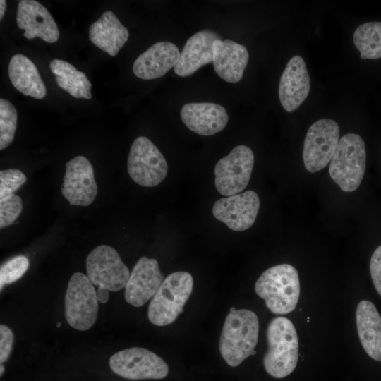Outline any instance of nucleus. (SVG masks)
<instances>
[{
  "instance_id": "13",
  "label": "nucleus",
  "mask_w": 381,
  "mask_h": 381,
  "mask_svg": "<svg viewBox=\"0 0 381 381\" xmlns=\"http://www.w3.org/2000/svg\"><path fill=\"white\" fill-rule=\"evenodd\" d=\"M260 199L253 190H247L217 200L212 207L214 217L235 231H245L255 222Z\"/></svg>"
},
{
  "instance_id": "26",
  "label": "nucleus",
  "mask_w": 381,
  "mask_h": 381,
  "mask_svg": "<svg viewBox=\"0 0 381 381\" xmlns=\"http://www.w3.org/2000/svg\"><path fill=\"white\" fill-rule=\"evenodd\" d=\"M18 114L8 100L0 99V150L6 148L13 140L17 128Z\"/></svg>"
},
{
  "instance_id": "1",
  "label": "nucleus",
  "mask_w": 381,
  "mask_h": 381,
  "mask_svg": "<svg viewBox=\"0 0 381 381\" xmlns=\"http://www.w3.org/2000/svg\"><path fill=\"white\" fill-rule=\"evenodd\" d=\"M258 334L259 321L254 312L231 307L219 344V352L226 363L231 367H236L250 356L255 355Z\"/></svg>"
},
{
  "instance_id": "5",
  "label": "nucleus",
  "mask_w": 381,
  "mask_h": 381,
  "mask_svg": "<svg viewBox=\"0 0 381 381\" xmlns=\"http://www.w3.org/2000/svg\"><path fill=\"white\" fill-rule=\"evenodd\" d=\"M365 165L364 140L358 134L347 133L339 140L330 161L329 175L343 191L352 192L359 187Z\"/></svg>"
},
{
  "instance_id": "24",
  "label": "nucleus",
  "mask_w": 381,
  "mask_h": 381,
  "mask_svg": "<svg viewBox=\"0 0 381 381\" xmlns=\"http://www.w3.org/2000/svg\"><path fill=\"white\" fill-rule=\"evenodd\" d=\"M52 72L56 75L57 85L75 98H92V83L85 73L78 71L70 63L54 59L50 64Z\"/></svg>"
},
{
  "instance_id": "12",
  "label": "nucleus",
  "mask_w": 381,
  "mask_h": 381,
  "mask_svg": "<svg viewBox=\"0 0 381 381\" xmlns=\"http://www.w3.org/2000/svg\"><path fill=\"white\" fill-rule=\"evenodd\" d=\"M97 191L93 167L85 157L76 156L66 162L61 192L70 205H90Z\"/></svg>"
},
{
  "instance_id": "32",
  "label": "nucleus",
  "mask_w": 381,
  "mask_h": 381,
  "mask_svg": "<svg viewBox=\"0 0 381 381\" xmlns=\"http://www.w3.org/2000/svg\"><path fill=\"white\" fill-rule=\"evenodd\" d=\"M109 291L104 288L98 287V289L96 290L97 298L98 302H99L100 303H106L109 298Z\"/></svg>"
},
{
  "instance_id": "18",
  "label": "nucleus",
  "mask_w": 381,
  "mask_h": 381,
  "mask_svg": "<svg viewBox=\"0 0 381 381\" xmlns=\"http://www.w3.org/2000/svg\"><path fill=\"white\" fill-rule=\"evenodd\" d=\"M180 52L170 42H158L142 53L134 61V74L143 80L159 78L177 64Z\"/></svg>"
},
{
  "instance_id": "14",
  "label": "nucleus",
  "mask_w": 381,
  "mask_h": 381,
  "mask_svg": "<svg viewBox=\"0 0 381 381\" xmlns=\"http://www.w3.org/2000/svg\"><path fill=\"white\" fill-rule=\"evenodd\" d=\"M164 281L156 259L141 257L135 265L125 286L126 302L140 307L152 298Z\"/></svg>"
},
{
  "instance_id": "22",
  "label": "nucleus",
  "mask_w": 381,
  "mask_h": 381,
  "mask_svg": "<svg viewBox=\"0 0 381 381\" xmlns=\"http://www.w3.org/2000/svg\"><path fill=\"white\" fill-rule=\"evenodd\" d=\"M356 327L361 344L373 359L381 361V316L375 306L361 301L356 312Z\"/></svg>"
},
{
  "instance_id": "8",
  "label": "nucleus",
  "mask_w": 381,
  "mask_h": 381,
  "mask_svg": "<svg viewBox=\"0 0 381 381\" xmlns=\"http://www.w3.org/2000/svg\"><path fill=\"white\" fill-rule=\"evenodd\" d=\"M254 164V155L246 145H237L214 167V183L226 196L238 194L248 186Z\"/></svg>"
},
{
  "instance_id": "17",
  "label": "nucleus",
  "mask_w": 381,
  "mask_h": 381,
  "mask_svg": "<svg viewBox=\"0 0 381 381\" xmlns=\"http://www.w3.org/2000/svg\"><path fill=\"white\" fill-rule=\"evenodd\" d=\"M180 115L188 129L205 136L220 132L229 121L225 108L211 102L187 103L182 107Z\"/></svg>"
},
{
  "instance_id": "2",
  "label": "nucleus",
  "mask_w": 381,
  "mask_h": 381,
  "mask_svg": "<svg viewBox=\"0 0 381 381\" xmlns=\"http://www.w3.org/2000/svg\"><path fill=\"white\" fill-rule=\"evenodd\" d=\"M255 291L272 313H289L296 307L300 296L298 271L289 264L272 266L259 277Z\"/></svg>"
},
{
  "instance_id": "16",
  "label": "nucleus",
  "mask_w": 381,
  "mask_h": 381,
  "mask_svg": "<svg viewBox=\"0 0 381 381\" xmlns=\"http://www.w3.org/2000/svg\"><path fill=\"white\" fill-rule=\"evenodd\" d=\"M310 88L306 63L301 56L296 55L289 61L280 78L279 97L284 110H296L308 97Z\"/></svg>"
},
{
  "instance_id": "30",
  "label": "nucleus",
  "mask_w": 381,
  "mask_h": 381,
  "mask_svg": "<svg viewBox=\"0 0 381 381\" xmlns=\"http://www.w3.org/2000/svg\"><path fill=\"white\" fill-rule=\"evenodd\" d=\"M14 336L12 330L5 325H0V362H5L12 351Z\"/></svg>"
},
{
  "instance_id": "29",
  "label": "nucleus",
  "mask_w": 381,
  "mask_h": 381,
  "mask_svg": "<svg viewBox=\"0 0 381 381\" xmlns=\"http://www.w3.org/2000/svg\"><path fill=\"white\" fill-rule=\"evenodd\" d=\"M27 181V177L18 169L0 171V199L14 194Z\"/></svg>"
},
{
  "instance_id": "33",
  "label": "nucleus",
  "mask_w": 381,
  "mask_h": 381,
  "mask_svg": "<svg viewBox=\"0 0 381 381\" xmlns=\"http://www.w3.org/2000/svg\"><path fill=\"white\" fill-rule=\"evenodd\" d=\"M6 9V1H0V19L2 20Z\"/></svg>"
},
{
  "instance_id": "10",
  "label": "nucleus",
  "mask_w": 381,
  "mask_h": 381,
  "mask_svg": "<svg viewBox=\"0 0 381 381\" xmlns=\"http://www.w3.org/2000/svg\"><path fill=\"white\" fill-rule=\"evenodd\" d=\"M86 271L94 285L114 292L125 288L131 274L118 252L107 245L98 246L89 253Z\"/></svg>"
},
{
  "instance_id": "23",
  "label": "nucleus",
  "mask_w": 381,
  "mask_h": 381,
  "mask_svg": "<svg viewBox=\"0 0 381 381\" xmlns=\"http://www.w3.org/2000/svg\"><path fill=\"white\" fill-rule=\"evenodd\" d=\"M8 76L13 87L26 96L41 99L46 86L35 64L23 54L13 55L8 64Z\"/></svg>"
},
{
  "instance_id": "25",
  "label": "nucleus",
  "mask_w": 381,
  "mask_h": 381,
  "mask_svg": "<svg viewBox=\"0 0 381 381\" xmlns=\"http://www.w3.org/2000/svg\"><path fill=\"white\" fill-rule=\"evenodd\" d=\"M353 40L362 59L381 58V22L361 24L354 31Z\"/></svg>"
},
{
  "instance_id": "6",
  "label": "nucleus",
  "mask_w": 381,
  "mask_h": 381,
  "mask_svg": "<svg viewBox=\"0 0 381 381\" xmlns=\"http://www.w3.org/2000/svg\"><path fill=\"white\" fill-rule=\"evenodd\" d=\"M87 276L74 273L70 278L65 295V315L73 328L86 331L95 323L98 313L96 290Z\"/></svg>"
},
{
  "instance_id": "19",
  "label": "nucleus",
  "mask_w": 381,
  "mask_h": 381,
  "mask_svg": "<svg viewBox=\"0 0 381 381\" xmlns=\"http://www.w3.org/2000/svg\"><path fill=\"white\" fill-rule=\"evenodd\" d=\"M212 54L214 69L221 78L231 83L242 79L249 59L244 45L229 39L216 40L212 44Z\"/></svg>"
},
{
  "instance_id": "11",
  "label": "nucleus",
  "mask_w": 381,
  "mask_h": 381,
  "mask_svg": "<svg viewBox=\"0 0 381 381\" xmlns=\"http://www.w3.org/2000/svg\"><path fill=\"white\" fill-rule=\"evenodd\" d=\"M339 128L330 119H322L308 128L303 143V159L306 169L315 173L330 162L339 140Z\"/></svg>"
},
{
  "instance_id": "21",
  "label": "nucleus",
  "mask_w": 381,
  "mask_h": 381,
  "mask_svg": "<svg viewBox=\"0 0 381 381\" xmlns=\"http://www.w3.org/2000/svg\"><path fill=\"white\" fill-rule=\"evenodd\" d=\"M128 37V30L111 11L103 13L89 28L90 41L111 56L117 55Z\"/></svg>"
},
{
  "instance_id": "9",
  "label": "nucleus",
  "mask_w": 381,
  "mask_h": 381,
  "mask_svg": "<svg viewBox=\"0 0 381 381\" xmlns=\"http://www.w3.org/2000/svg\"><path fill=\"white\" fill-rule=\"evenodd\" d=\"M109 366L114 373L129 380H160L169 373V366L162 358L140 347L114 353L109 359Z\"/></svg>"
},
{
  "instance_id": "31",
  "label": "nucleus",
  "mask_w": 381,
  "mask_h": 381,
  "mask_svg": "<svg viewBox=\"0 0 381 381\" xmlns=\"http://www.w3.org/2000/svg\"><path fill=\"white\" fill-rule=\"evenodd\" d=\"M370 270L374 286L381 296V245L375 250L371 256Z\"/></svg>"
},
{
  "instance_id": "34",
  "label": "nucleus",
  "mask_w": 381,
  "mask_h": 381,
  "mask_svg": "<svg viewBox=\"0 0 381 381\" xmlns=\"http://www.w3.org/2000/svg\"><path fill=\"white\" fill-rule=\"evenodd\" d=\"M1 372H0V375L1 376L2 375L3 373H4V366L2 365V364H1Z\"/></svg>"
},
{
  "instance_id": "35",
  "label": "nucleus",
  "mask_w": 381,
  "mask_h": 381,
  "mask_svg": "<svg viewBox=\"0 0 381 381\" xmlns=\"http://www.w3.org/2000/svg\"><path fill=\"white\" fill-rule=\"evenodd\" d=\"M61 325V322H58V323L56 324V327H60Z\"/></svg>"
},
{
  "instance_id": "28",
  "label": "nucleus",
  "mask_w": 381,
  "mask_h": 381,
  "mask_svg": "<svg viewBox=\"0 0 381 381\" xmlns=\"http://www.w3.org/2000/svg\"><path fill=\"white\" fill-rule=\"evenodd\" d=\"M23 210L21 198L15 194L0 199V228L8 226L18 218Z\"/></svg>"
},
{
  "instance_id": "4",
  "label": "nucleus",
  "mask_w": 381,
  "mask_h": 381,
  "mask_svg": "<svg viewBox=\"0 0 381 381\" xmlns=\"http://www.w3.org/2000/svg\"><path fill=\"white\" fill-rule=\"evenodd\" d=\"M193 287V277L187 272L179 271L168 275L149 304L150 322L156 326L173 323L183 313Z\"/></svg>"
},
{
  "instance_id": "27",
  "label": "nucleus",
  "mask_w": 381,
  "mask_h": 381,
  "mask_svg": "<svg viewBox=\"0 0 381 381\" xmlns=\"http://www.w3.org/2000/svg\"><path fill=\"white\" fill-rule=\"evenodd\" d=\"M29 260L24 255L15 257L3 265L0 269L1 290L4 284H11L19 279L29 267Z\"/></svg>"
},
{
  "instance_id": "15",
  "label": "nucleus",
  "mask_w": 381,
  "mask_h": 381,
  "mask_svg": "<svg viewBox=\"0 0 381 381\" xmlns=\"http://www.w3.org/2000/svg\"><path fill=\"white\" fill-rule=\"evenodd\" d=\"M16 22L18 28L25 30L23 35L27 39L40 37L53 43L59 37L57 24L47 8L37 1L21 0L18 2Z\"/></svg>"
},
{
  "instance_id": "3",
  "label": "nucleus",
  "mask_w": 381,
  "mask_h": 381,
  "mask_svg": "<svg viewBox=\"0 0 381 381\" xmlns=\"http://www.w3.org/2000/svg\"><path fill=\"white\" fill-rule=\"evenodd\" d=\"M267 340L268 349L263 358L266 372L275 378L289 375L298 358V336L291 321L282 316L272 319L267 328Z\"/></svg>"
},
{
  "instance_id": "20",
  "label": "nucleus",
  "mask_w": 381,
  "mask_h": 381,
  "mask_svg": "<svg viewBox=\"0 0 381 381\" xmlns=\"http://www.w3.org/2000/svg\"><path fill=\"white\" fill-rule=\"evenodd\" d=\"M216 40H221V37L209 30L199 31L190 37L174 68L175 73L181 77H186L204 65L212 62V44Z\"/></svg>"
},
{
  "instance_id": "7",
  "label": "nucleus",
  "mask_w": 381,
  "mask_h": 381,
  "mask_svg": "<svg viewBox=\"0 0 381 381\" xmlns=\"http://www.w3.org/2000/svg\"><path fill=\"white\" fill-rule=\"evenodd\" d=\"M130 177L144 187L159 185L167 176V162L159 149L145 136L132 143L127 160Z\"/></svg>"
}]
</instances>
